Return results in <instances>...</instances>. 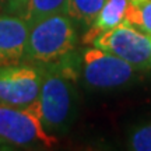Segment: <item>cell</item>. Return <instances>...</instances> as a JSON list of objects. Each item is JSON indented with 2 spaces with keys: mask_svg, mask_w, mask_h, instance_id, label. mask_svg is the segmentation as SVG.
Segmentation results:
<instances>
[{
  "mask_svg": "<svg viewBox=\"0 0 151 151\" xmlns=\"http://www.w3.org/2000/svg\"><path fill=\"white\" fill-rule=\"evenodd\" d=\"M42 66L43 77L35 106L43 127L49 133H62L70 127L78 111L81 52L74 49L62 59Z\"/></svg>",
  "mask_w": 151,
  "mask_h": 151,
  "instance_id": "1",
  "label": "cell"
},
{
  "mask_svg": "<svg viewBox=\"0 0 151 151\" xmlns=\"http://www.w3.org/2000/svg\"><path fill=\"white\" fill-rule=\"evenodd\" d=\"M76 24L66 13L34 22L29 28L24 62L46 65L77 49Z\"/></svg>",
  "mask_w": 151,
  "mask_h": 151,
  "instance_id": "2",
  "label": "cell"
},
{
  "mask_svg": "<svg viewBox=\"0 0 151 151\" xmlns=\"http://www.w3.org/2000/svg\"><path fill=\"white\" fill-rule=\"evenodd\" d=\"M56 137L43 127L35 102L17 108L0 104V148H49Z\"/></svg>",
  "mask_w": 151,
  "mask_h": 151,
  "instance_id": "3",
  "label": "cell"
},
{
  "mask_svg": "<svg viewBox=\"0 0 151 151\" xmlns=\"http://www.w3.org/2000/svg\"><path fill=\"white\" fill-rule=\"evenodd\" d=\"M139 74L133 66L97 46L81 50L80 78L90 91H112L132 84Z\"/></svg>",
  "mask_w": 151,
  "mask_h": 151,
  "instance_id": "4",
  "label": "cell"
},
{
  "mask_svg": "<svg viewBox=\"0 0 151 151\" xmlns=\"http://www.w3.org/2000/svg\"><path fill=\"white\" fill-rule=\"evenodd\" d=\"M90 45L118 56L139 71L151 69V35L126 20L105 32L98 34Z\"/></svg>",
  "mask_w": 151,
  "mask_h": 151,
  "instance_id": "5",
  "label": "cell"
},
{
  "mask_svg": "<svg viewBox=\"0 0 151 151\" xmlns=\"http://www.w3.org/2000/svg\"><path fill=\"white\" fill-rule=\"evenodd\" d=\"M42 66L18 62L0 66V104L9 106H28L37 101L42 84Z\"/></svg>",
  "mask_w": 151,
  "mask_h": 151,
  "instance_id": "6",
  "label": "cell"
},
{
  "mask_svg": "<svg viewBox=\"0 0 151 151\" xmlns=\"http://www.w3.org/2000/svg\"><path fill=\"white\" fill-rule=\"evenodd\" d=\"M29 28L22 16L0 11V66L24 62Z\"/></svg>",
  "mask_w": 151,
  "mask_h": 151,
  "instance_id": "7",
  "label": "cell"
},
{
  "mask_svg": "<svg viewBox=\"0 0 151 151\" xmlns=\"http://www.w3.org/2000/svg\"><path fill=\"white\" fill-rule=\"evenodd\" d=\"M127 6H129V0H105L97 18L94 20L91 27L87 29L83 37L84 45H90L98 34L105 32L124 21Z\"/></svg>",
  "mask_w": 151,
  "mask_h": 151,
  "instance_id": "8",
  "label": "cell"
},
{
  "mask_svg": "<svg viewBox=\"0 0 151 151\" xmlns=\"http://www.w3.org/2000/svg\"><path fill=\"white\" fill-rule=\"evenodd\" d=\"M105 0H67L66 14L83 29H88L102 9Z\"/></svg>",
  "mask_w": 151,
  "mask_h": 151,
  "instance_id": "9",
  "label": "cell"
},
{
  "mask_svg": "<svg viewBox=\"0 0 151 151\" xmlns=\"http://www.w3.org/2000/svg\"><path fill=\"white\" fill-rule=\"evenodd\" d=\"M67 0H27L25 7L20 16L25 18L29 27L34 22L53 14L66 13Z\"/></svg>",
  "mask_w": 151,
  "mask_h": 151,
  "instance_id": "10",
  "label": "cell"
},
{
  "mask_svg": "<svg viewBox=\"0 0 151 151\" xmlns=\"http://www.w3.org/2000/svg\"><path fill=\"white\" fill-rule=\"evenodd\" d=\"M124 20L151 35V0H129Z\"/></svg>",
  "mask_w": 151,
  "mask_h": 151,
  "instance_id": "11",
  "label": "cell"
},
{
  "mask_svg": "<svg viewBox=\"0 0 151 151\" xmlns=\"http://www.w3.org/2000/svg\"><path fill=\"white\" fill-rule=\"evenodd\" d=\"M127 148L134 151H151V122L134 126L127 134Z\"/></svg>",
  "mask_w": 151,
  "mask_h": 151,
  "instance_id": "12",
  "label": "cell"
},
{
  "mask_svg": "<svg viewBox=\"0 0 151 151\" xmlns=\"http://www.w3.org/2000/svg\"><path fill=\"white\" fill-rule=\"evenodd\" d=\"M27 0H6L4 11L13 13V14H21L24 7H25Z\"/></svg>",
  "mask_w": 151,
  "mask_h": 151,
  "instance_id": "13",
  "label": "cell"
},
{
  "mask_svg": "<svg viewBox=\"0 0 151 151\" xmlns=\"http://www.w3.org/2000/svg\"><path fill=\"white\" fill-rule=\"evenodd\" d=\"M4 6H6V0H0V11H4Z\"/></svg>",
  "mask_w": 151,
  "mask_h": 151,
  "instance_id": "14",
  "label": "cell"
}]
</instances>
